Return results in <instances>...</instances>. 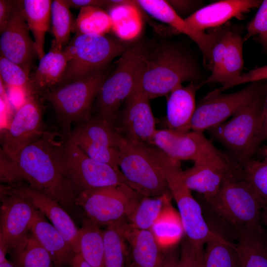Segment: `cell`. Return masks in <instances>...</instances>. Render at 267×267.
I'll return each mask as SVG.
<instances>
[{
    "mask_svg": "<svg viewBox=\"0 0 267 267\" xmlns=\"http://www.w3.org/2000/svg\"><path fill=\"white\" fill-rule=\"evenodd\" d=\"M257 154L262 156L263 157H267V145L260 147Z\"/></svg>",
    "mask_w": 267,
    "mask_h": 267,
    "instance_id": "cell-50",
    "label": "cell"
},
{
    "mask_svg": "<svg viewBox=\"0 0 267 267\" xmlns=\"http://www.w3.org/2000/svg\"><path fill=\"white\" fill-rule=\"evenodd\" d=\"M69 7L77 8L89 6L102 7H111L113 3L111 0H66Z\"/></svg>",
    "mask_w": 267,
    "mask_h": 267,
    "instance_id": "cell-44",
    "label": "cell"
},
{
    "mask_svg": "<svg viewBox=\"0 0 267 267\" xmlns=\"http://www.w3.org/2000/svg\"><path fill=\"white\" fill-rule=\"evenodd\" d=\"M193 60L172 45H164L148 54L136 89L149 99L170 94L184 82L198 79Z\"/></svg>",
    "mask_w": 267,
    "mask_h": 267,
    "instance_id": "cell-5",
    "label": "cell"
},
{
    "mask_svg": "<svg viewBox=\"0 0 267 267\" xmlns=\"http://www.w3.org/2000/svg\"><path fill=\"white\" fill-rule=\"evenodd\" d=\"M120 135L115 125L96 114L77 124L67 137L91 158L120 170L117 149Z\"/></svg>",
    "mask_w": 267,
    "mask_h": 267,
    "instance_id": "cell-15",
    "label": "cell"
},
{
    "mask_svg": "<svg viewBox=\"0 0 267 267\" xmlns=\"http://www.w3.org/2000/svg\"><path fill=\"white\" fill-rule=\"evenodd\" d=\"M263 158L262 160L251 159L239 166L241 176L255 193L265 208L267 207V157Z\"/></svg>",
    "mask_w": 267,
    "mask_h": 267,
    "instance_id": "cell-38",
    "label": "cell"
},
{
    "mask_svg": "<svg viewBox=\"0 0 267 267\" xmlns=\"http://www.w3.org/2000/svg\"><path fill=\"white\" fill-rule=\"evenodd\" d=\"M263 87L260 82H255L230 93H222L217 89L210 92L196 105L191 130L203 133L224 123L250 102Z\"/></svg>",
    "mask_w": 267,
    "mask_h": 267,
    "instance_id": "cell-14",
    "label": "cell"
},
{
    "mask_svg": "<svg viewBox=\"0 0 267 267\" xmlns=\"http://www.w3.org/2000/svg\"><path fill=\"white\" fill-rule=\"evenodd\" d=\"M261 222L267 229V207L263 209L261 213Z\"/></svg>",
    "mask_w": 267,
    "mask_h": 267,
    "instance_id": "cell-49",
    "label": "cell"
},
{
    "mask_svg": "<svg viewBox=\"0 0 267 267\" xmlns=\"http://www.w3.org/2000/svg\"><path fill=\"white\" fill-rule=\"evenodd\" d=\"M172 198L171 194L157 197L143 196L127 218V223L137 229L151 230Z\"/></svg>",
    "mask_w": 267,
    "mask_h": 267,
    "instance_id": "cell-31",
    "label": "cell"
},
{
    "mask_svg": "<svg viewBox=\"0 0 267 267\" xmlns=\"http://www.w3.org/2000/svg\"><path fill=\"white\" fill-rule=\"evenodd\" d=\"M0 75L3 83L8 88L23 89L30 95H33L29 74L20 66L6 58L1 53Z\"/></svg>",
    "mask_w": 267,
    "mask_h": 267,
    "instance_id": "cell-39",
    "label": "cell"
},
{
    "mask_svg": "<svg viewBox=\"0 0 267 267\" xmlns=\"http://www.w3.org/2000/svg\"><path fill=\"white\" fill-rule=\"evenodd\" d=\"M207 203L237 234L265 231L261 222L264 207L238 172L227 173L218 193Z\"/></svg>",
    "mask_w": 267,
    "mask_h": 267,
    "instance_id": "cell-3",
    "label": "cell"
},
{
    "mask_svg": "<svg viewBox=\"0 0 267 267\" xmlns=\"http://www.w3.org/2000/svg\"><path fill=\"white\" fill-rule=\"evenodd\" d=\"M17 267H53L47 251L30 232L23 242L12 250Z\"/></svg>",
    "mask_w": 267,
    "mask_h": 267,
    "instance_id": "cell-33",
    "label": "cell"
},
{
    "mask_svg": "<svg viewBox=\"0 0 267 267\" xmlns=\"http://www.w3.org/2000/svg\"><path fill=\"white\" fill-rule=\"evenodd\" d=\"M71 267H92L82 258L80 253L76 254L71 263Z\"/></svg>",
    "mask_w": 267,
    "mask_h": 267,
    "instance_id": "cell-48",
    "label": "cell"
},
{
    "mask_svg": "<svg viewBox=\"0 0 267 267\" xmlns=\"http://www.w3.org/2000/svg\"><path fill=\"white\" fill-rule=\"evenodd\" d=\"M23 8V0H16L8 24L0 34V53L20 66L28 74L37 55L30 34Z\"/></svg>",
    "mask_w": 267,
    "mask_h": 267,
    "instance_id": "cell-18",
    "label": "cell"
},
{
    "mask_svg": "<svg viewBox=\"0 0 267 267\" xmlns=\"http://www.w3.org/2000/svg\"><path fill=\"white\" fill-rule=\"evenodd\" d=\"M150 147L177 205L186 237L197 256L203 260L205 245L221 236L210 228L204 219L201 206L184 184L181 177V162L170 158L155 146Z\"/></svg>",
    "mask_w": 267,
    "mask_h": 267,
    "instance_id": "cell-2",
    "label": "cell"
},
{
    "mask_svg": "<svg viewBox=\"0 0 267 267\" xmlns=\"http://www.w3.org/2000/svg\"><path fill=\"white\" fill-rule=\"evenodd\" d=\"M267 49V37L262 42H261Z\"/></svg>",
    "mask_w": 267,
    "mask_h": 267,
    "instance_id": "cell-52",
    "label": "cell"
},
{
    "mask_svg": "<svg viewBox=\"0 0 267 267\" xmlns=\"http://www.w3.org/2000/svg\"><path fill=\"white\" fill-rule=\"evenodd\" d=\"M112 27L108 13L101 7L89 6L80 8L73 30L81 34L105 35Z\"/></svg>",
    "mask_w": 267,
    "mask_h": 267,
    "instance_id": "cell-35",
    "label": "cell"
},
{
    "mask_svg": "<svg viewBox=\"0 0 267 267\" xmlns=\"http://www.w3.org/2000/svg\"><path fill=\"white\" fill-rule=\"evenodd\" d=\"M264 115V87L232 118L207 131L229 151L239 166L251 159L260 147Z\"/></svg>",
    "mask_w": 267,
    "mask_h": 267,
    "instance_id": "cell-4",
    "label": "cell"
},
{
    "mask_svg": "<svg viewBox=\"0 0 267 267\" xmlns=\"http://www.w3.org/2000/svg\"><path fill=\"white\" fill-rule=\"evenodd\" d=\"M80 230V254L92 267H105L103 230L87 217Z\"/></svg>",
    "mask_w": 267,
    "mask_h": 267,
    "instance_id": "cell-29",
    "label": "cell"
},
{
    "mask_svg": "<svg viewBox=\"0 0 267 267\" xmlns=\"http://www.w3.org/2000/svg\"><path fill=\"white\" fill-rule=\"evenodd\" d=\"M129 46L124 42L105 35L76 33L63 49L68 61L57 86L103 71L112 60L122 54Z\"/></svg>",
    "mask_w": 267,
    "mask_h": 267,
    "instance_id": "cell-6",
    "label": "cell"
},
{
    "mask_svg": "<svg viewBox=\"0 0 267 267\" xmlns=\"http://www.w3.org/2000/svg\"><path fill=\"white\" fill-rule=\"evenodd\" d=\"M30 200L51 222L76 254L80 253V230L66 210L48 195L24 184L9 185Z\"/></svg>",
    "mask_w": 267,
    "mask_h": 267,
    "instance_id": "cell-20",
    "label": "cell"
},
{
    "mask_svg": "<svg viewBox=\"0 0 267 267\" xmlns=\"http://www.w3.org/2000/svg\"><path fill=\"white\" fill-rule=\"evenodd\" d=\"M236 249L240 267H267V234L266 231L237 234Z\"/></svg>",
    "mask_w": 267,
    "mask_h": 267,
    "instance_id": "cell-28",
    "label": "cell"
},
{
    "mask_svg": "<svg viewBox=\"0 0 267 267\" xmlns=\"http://www.w3.org/2000/svg\"><path fill=\"white\" fill-rule=\"evenodd\" d=\"M240 34L228 30V40L221 74L216 82L222 86L240 76L243 66V43Z\"/></svg>",
    "mask_w": 267,
    "mask_h": 267,
    "instance_id": "cell-34",
    "label": "cell"
},
{
    "mask_svg": "<svg viewBox=\"0 0 267 267\" xmlns=\"http://www.w3.org/2000/svg\"><path fill=\"white\" fill-rule=\"evenodd\" d=\"M148 53L143 46L130 45L117 66L104 81L97 95V113L115 125L119 109L135 91L144 71Z\"/></svg>",
    "mask_w": 267,
    "mask_h": 267,
    "instance_id": "cell-7",
    "label": "cell"
},
{
    "mask_svg": "<svg viewBox=\"0 0 267 267\" xmlns=\"http://www.w3.org/2000/svg\"><path fill=\"white\" fill-rule=\"evenodd\" d=\"M190 168L181 171V179L190 190L202 194L206 201L214 198L219 192L225 175L235 171L207 159L194 162Z\"/></svg>",
    "mask_w": 267,
    "mask_h": 267,
    "instance_id": "cell-23",
    "label": "cell"
},
{
    "mask_svg": "<svg viewBox=\"0 0 267 267\" xmlns=\"http://www.w3.org/2000/svg\"><path fill=\"white\" fill-rule=\"evenodd\" d=\"M121 222L103 230L105 267H126L128 247L121 231Z\"/></svg>",
    "mask_w": 267,
    "mask_h": 267,
    "instance_id": "cell-37",
    "label": "cell"
},
{
    "mask_svg": "<svg viewBox=\"0 0 267 267\" xmlns=\"http://www.w3.org/2000/svg\"><path fill=\"white\" fill-rule=\"evenodd\" d=\"M200 87V84L191 82L187 86H179L169 94L166 116L168 129L182 133L190 131L196 107L195 94Z\"/></svg>",
    "mask_w": 267,
    "mask_h": 267,
    "instance_id": "cell-24",
    "label": "cell"
},
{
    "mask_svg": "<svg viewBox=\"0 0 267 267\" xmlns=\"http://www.w3.org/2000/svg\"><path fill=\"white\" fill-rule=\"evenodd\" d=\"M244 41L252 36L258 35L262 42L267 37V0L262 1L254 18L247 28Z\"/></svg>",
    "mask_w": 267,
    "mask_h": 267,
    "instance_id": "cell-40",
    "label": "cell"
},
{
    "mask_svg": "<svg viewBox=\"0 0 267 267\" xmlns=\"http://www.w3.org/2000/svg\"><path fill=\"white\" fill-rule=\"evenodd\" d=\"M68 58L65 51L50 48L40 60L39 66L30 78L34 93H43L58 86L65 70Z\"/></svg>",
    "mask_w": 267,
    "mask_h": 267,
    "instance_id": "cell-26",
    "label": "cell"
},
{
    "mask_svg": "<svg viewBox=\"0 0 267 267\" xmlns=\"http://www.w3.org/2000/svg\"><path fill=\"white\" fill-rule=\"evenodd\" d=\"M180 252L177 245L164 250V256L161 267H177Z\"/></svg>",
    "mask_w": 267,
    "mask_h": 267,
    "instance_id": "cell-45",
    "label": "cell"
},
{
    "mask_svg": "<svg viewBox=\"0 0 267 267\" xmlns=\"http://www.w3.org/2000/svg\"><path fill=\"white\" fill-rule=\"evenodd\" d=\"M56 143L54 135L46 132L37 141L23 149L13 160L16 168L9 185L25 181L71 211L76 206V195L61 168Z\"/></svg>",
    "mask_w": 267,
    "mask_h": 267,
    "instance_id": "cell-1",
    "label": "cell"
},
{
    "mask_svg": "<svg viewBox=\"0 0 267 267\" xmlns=\"http://www.w3.org/2000/svg\"><path fill=\"white\" fill-rule=\"evenodd\" d=\"M201 267H240L236 245L222 236L208 242Z\"/></svg>",
    "mask_w": 267,
    "mask_h": 267,
    "instance_id": "cell-32",
    "label": "cell"
},
{
    "mask_svg": "<svg viewBox=\"0 0 267 267\" xmlns=\"http://www.w3.org/2000/svg\"><path fill=\"white\" fill-rule=\"evenodd\" d=\"M0 267H17L16 265L9 261L7 259L0 263Z\"/></svg>",
    "mask_w": 267,
    "mask_h": 267,
    "instance_id": "cell-51",
    "label": "cell"
},
{
    "mask_svg": "<svg viewBox=\"0 0 267 267\" xmlns=\"http://www.w3.org/2000/svg\"><path fill=\"white\" fill-rule=\"evenodd\" d=\"M172 8L178 13L190 9L194 3L190 0H167Z\"/></svg>",
    "mask_w": 267,
    "mask_h": 267,
    "instance_id": "cell-47",
    "label": "cell"
},
{
    "mask_svg": "<svg viewBox=\"0 0 267 267\" xmlns=\"http://www.w3.org/2000/svg\"><path fill=\"white\" fill-rule=\"evenodd\" d=\"M107 77L102 71L42 94L53 107L64 137L70 135L73 123L87 121L91 116L93 101Z\"/></svg>",
    "mask_w": 267,
    "mask_h": 267,
    "instance_id": "cell-10",
    "label": "cell"
},
{
    "mask_svg": "<svg viewBox=\"0 0 267 267\" xmlns=\"http://www.w3.org/2000/svg\"><path fill=\"white\" fill-rule=\"evenodd\" d=\"M31 232L50 256L54 267L71 266L76 254L61 234L39 211Z\"/></svg>",
    "mask_w": 267,
    "mask_h": 267,
    "instance_id": "cell-25",
    "label": "cell"
},
{
    "mask_svg": "<svg viewBox=\"0 0 267 267\" xmlns=\"http://www.w3.org/2000/svg\"><path fill=\"white\" fill-rule=\"evenodd\" d=\"M55 149L62 170L76 197L88 190L127 185L120 170L91 158L68 137L56 140Z\"/></svg>",
    "mask_w": 267,
    "mask_h": 267,
    "instance_id": "cell-8",
    "label": "cell"
},
{
    "mask_svg": "<svg viewBox=\"0 0 267 267\" xmlns=\"http://www.w3.org/2000/svg\"><path fill=\"white\" fill-rule=\"evenodd\" d=\"M51 0H24L23 8L27 25L32 33L37 55H44L45 36L51 22Z\"/></svg>",
    "mask_w": 267,
    "mask_h": 267,
    "instance_id": "cell-27",
    "label": "cell"
},
{
    "mask_svg": "<svg viewBox=\"0 0 267 267\" xmlns=\"http://www.w3.org/2000/svg\"><path fill=\"white\" fill-rule=\"evenodd\" d=\"M149 100L136 89L126 101L121 114L118 115L115 127L117 132L131 141L153 145L157 129Z\"/></svg>",
    "mask_w": 267,
    "mask_h": 267,
    "instance_id": "cell-17",
    "label": "cell"
},
{
    "mask_svg": "<svg viewBox=\"0 0 267 267\" xmlns=\"http://www.w3.org/2000/svg\"><path fill=\"white\" fill-rule=\"evenodd\" d=\"M121 229L128 247L126 267H161L164 250L150 230L134 228L126 220Z\"/></svg>",
    "mask_w": 267,
    "mask_h": 267,
    "instance_id": "cell-21",
    "label": "cell"
},
{
    "mask_svg": "<svg viewBox=\"0 0 267 267\" xmlns=\"http://www.w3.org/2000/svg\"><path fill=\"white\" fill-rule=\"evenodd\" d=\"M202 260L196 254L188 239L182 240L177 267H201Z\"/></svg>",
    "mask_w": 267,
    "mask_h": 267,
    "instance_id": "cell-42",
    "label": "cell"
},
{
    "mask_svg": "<svg viewBox=\"0 0 267 267\" xmlns=\"http://www.w3.org/2000/svg\"><path fill=\"white\" fill-rule=\"evenodd\" d=\"M143 196L126 184L88 190L79 194L76 205L99 226L126 220Z\"/></svg>",
    "mask_w": 267,
    "mask_h": 267,
    "instance_id": "cell-11",
    "label": "cell"
},
{
    "mask_svg": "<svg viewBox=\"0 0 267 267\" xmlns=\"http://www.w3.org/2000/svg\"><path fill=\"white\" fill-rule=\"evenodd\" d=\"M135 1L152 17L190 38L202 51L205 64H209L211 67L212 49L224 30L217 29L207 33L195 30L176 12L167 0H138Z\"/></svg>",
    "mask_w": 267,
    "mask_h": 267,
    "instance_id": "cell-19",
    "label": "cell"
},
{
    "mask_svg": "<svg viewBox=\"0 0 267 267\" xmlns=\"http://www.w3.org/2000/svg\"><path fill=\"white\" fill-rule=\"evenodd\" d=\"M264 80H267V65L242 74L237 78L221 86L218 89V90L222 92L229 88L240 84L260 82Z\"/></svg>",
    "mask_w": 267,
    "mask_h": 267,
    "instance_id": "cell-41",
    "label": "cell"
},
{
    "mask_svg": "<svg viewBox=\"0 0 267 267\" xmlns=\"http://www.w3.org/2000/svg\"><path fill=\"white\" fill-rule=\"evenodd\" d=\"M117 149L118 165L128 186L144 196L171 194L150 145L131 141L120 134Z\"/></svg>",
    "mask_w": 267,
    "mask_h": 267,
    "instance_id": "cell-9",
    "label": "cell"
},
{
    "mask_svg": "<svg viewBox=\"0 0 267 267\" xmlns=\"http://www.w3.org/2000/svg\"><path fill=\"white\" fill-rule=\"evenodd\" d=\"M163 250L178 245L184 231L178 212L173 208L171 201L165 207L150 230Z\"/></svg>",
    "mask_w": 267,
    "mask_h": 267,
    "instance_id": "cell-30",
    "label": "cell"
},
{
    "mask_svg": "<svg viewBox=\"0 0 267 267\" xmlns=\"http://www.w3.org/2000/svg\"><path fill=\"white\" fill-rule=\"evenodd\" d=\"M263 87L264 91V115L260 137L261 143L267 140V83Z\"/></svg>",
    "mask_w": 267,
    "mask_h": 267,
    "instance_id": "cell-46",
    "label": "cell"
},
{
    "mask_svg": "<svg viewBox=\"0 0 267 267\" xmlns=\"http://www.w3.org/2000/svg\"><path fill=\"white\" fill-rule=\"evenodd\" d=\"M16 0H0V33L6 28Z\"/></svg>",
    "mask_w": 267,
    "mask_h": 267,
    "instance_id": "cell-43",
    "label": "cell"
},
{
    "mask_svg": "<svg viewBox=\"0 0 267 267\" xmlns=\"http://www.w3.org/2000/svg\"><path fill=\"white\" fill-rule=\"evenodd\" d=\"M65 0H54L51 4L52 32L54 40L51 48L63 50L68 44L74 22Z\"/></svg>",
    "mask_w": 267,
    "mask_h": 267,
    "instance_id": "cell-36",
    "label": "cell"
},
{
    "mask_svg": "<svg viewBox=\"0 0 267 267\" xmlns=\"http://www.w3.org/2000/svg\"><path fill=\"white\" fill-rule=\"evenodd\" d=\"M0 257L4 258L27 237L39 210L7 184L0 186Z\"/></svg>",
    "mask_w": 267,
    "mask_h": 267,
    "instance_id": "cell-12",
    "label": "cell"
},
{
    "mask_svg": "<svg viewBox=\"0 0 267 267\" xmlns=\"http://www.w3.org/2000/svg\"><path fill=\"white\" fill-rule=\"evenodd\" d=\"M153 145L170 158L183 160L207 159L236 170L238 164L227 153L216 147L203 135L194 131L178 132L168 129L157 130Z\"/></svg>",
    "mask_w": 267,
    "mask_h": 267,
    "instance_id": "cell-13",
    "label": "cell"
},
{
    "mask_svg": "<svg viewBox=\"0 0 267 267\" xmlns=\"http://www.w3.org/2000/svg\"><path fill=\"white\" fill-rule=\"evenodd\" d=\"M258 0H224L218 1L196 11L185 18L194 29L199 31L218 27L233 17H238L260 6Z\"/></svg>",
    "mask_w": 267,
    "mask_h": 267,
    "instance_id": "cell-22",
    "label": "cell"
},
{
    "mask_svg": "<svg viewBox=\"0 0 267 267\" xmlns=\"http://www.w3.org/2000/svg\"><path fill=\"white\" fill-rule=\"evenodd\" d=\"M42 107L33 95L17 109L0 135L1 149L12 160L25 147L39 139L46 132Z\"/></svg>",
    "mask_w": 267,
    "mask_h": 267,
    "instance_id": "cell-16",
    "label": "cell"
}]
</instances>
